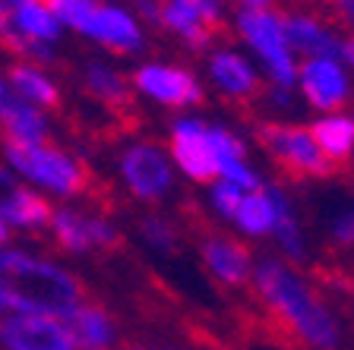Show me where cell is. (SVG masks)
Returning <instances> with one entry per match:
<instances>
[{"mask_svg":"<svg viewBox=\"0 0 354 350\" xmlns=\"http://www.w3.org/2000/svg\"><path fill=\"white\" fill-rule=\"evenodd\" d=\"M259 307L279 322L304 350H339L342 322L317 284L281 255H263L250 278Z\"/></svg>","mask_w":354,"mask_h":350,"instance_id":"obj_1","label":"cell"},{"mask_svg":"<svg viewBox=\"0 0 354 350\" xmlns=\"http://www.w3.org/2000/svg\"><path fill=\"white\" fill-rule=\"evenodd\" d=\"M0 293L10 313H41L60 319L86 303L82 281H76L66 269L16 249H0Z\"/></svg>","mask_w":354,"mask_h":350,"instance_id":"obj_2","label":"cell"},{"mask_svg":"<svg viewBox=\"0 0 354 350\" xmlns=\"http://www.w3.org/2000/svg\"><path fill=\"white\" fill-rule=\"evenodd\" d=\"M234 35L263 66V76L275 88H295L297 82V54L291 51L285 35V19L279 10H237Z\"/></svg>","mask_w":354,"mask_h":350,"instance_id":"obj_3","label":"cell"},{"mask_svg":"<svg viewBox=\"0 0 354 350\" xmlns=\"http://www.w3.org/2000/svg\"><path fill=\"white\" fill-rule=\"evenodd\" d=\"M259 148L295 180H326L335 174V164L319 152L310 136V126L288 124V120H259L253 126Z\"/></svg>","mask_w":354,"mask_h":350,"instance_id":"obj_4","label":"cell"},{"mask_svg":"<svg viewBox=\"0 0 354 350\" xmlns=\"http://www.w3.org/2000/svg\"><path fill=\"white\" fill-rule=\"evenodd\" d=\"M7 155L19 174L48 186L51 193H60V196H86L92 190L88 171L76 158H70L66 152L51 148L48 142L44 146H29V142L7 139Z\"/></svg>","mask_w":354,"mask_h":350,"instance_id":"obj_5","label":"cell"},{"mask_svg":"<svg viewBox=\"0 0 354 350\" xmlns=\"http://www.w3.org/2000/svg\"><path fill=\"white\" fill-rule=\"evenodd\" d=\"M228 19V0H162L158 26L168 29L190 51H212L218 29Z\"/></svg>","mask_w":354,"mask_h":350,"instance_id":"obj_6","label":"cell"},{"mask_svg":"<svg viewBox=\"0 0 354 350\" xmlns=\"http://www.w3.org/2000/svg\"><path fill=\"white\" fill-rule=\"evenodd\" d=\"M168 158L193 183L209 186V183L218 180V161H215V148H212V139H209V124L199 120V117L180 114L171 120Z\"/></svg>","mask_w":354,"mask_h":350,"instance_id":"obj_7","label":"cell"},{"mask_svg":"<svg viewBox=\"0 0 354 350\" xmlns=\"http://www.w3.org/2000/svg\"><path fill=\"white\" fill-rule=\"evenodd\" d=\"M120 177L140 202H162L174 190V164L155 142H130L120 155Z\"/></svg>","mask_w":354,"mask_h":350,"instance_id":"obj_8","label":"cell"},{"mask_svg":"<svg viewBox=\"0 0 354 350\" xmlns=\"http://www.w3.org/2000/svg\"><path fill=\"white\" fill-rule=\"evenodd\" d=\"M133 86L136 92L149 98V101L162 104V108H196L203 101V82L196 79L193 70L180 64H162V60H152V64L136 66L133 73Z\"/></svg>","mask_w":354,"mask_h":350,"instance_id":"obj_9","label":"cell"},{"mask_svg":"<svg viewBox=\"0 0 354 350\" xmlns=\"http://www.w3.org/2000/svg\"><path fill=\"white\" fill-rule=\"evenodd\" d=\"M295 88L301 98L319 114H335L351 101V73L342 60L310 57L297 66Z\"/></svg>","mask_w":354,"mask_h":350,"instance_id":"obj_10","label":"cell"},{"mask_svg":"<svg viewBox=\"0 0 354 350\" xmlns=\"http://www.w3.org/2000/svg\"><path fill=\"white\" fill-rule=\"evenodd\" d=\"M0 347L3 350H76L60 315L10 313L0 319Z\"/></svg>","mask_w":354,"mask_h":350,"instance_id":"obj_11","label":"cell"},{"mask_svg":"<svg viewBox=\"0 0 354 350\" xmlns=\"http://www.w3.org/2000/svg\"><path fill=\"white\" fill-rule=\"evenodd\" d=\"M199 259L206 265L209 278L218 281L221 287H247L253 278V253L247 249V243L231 237V233L206 231L199 237Z\"/></svg>","mask_w":354,"mask_h":350,"instance_id":"obj_12","label":"cell"},{"mask_svg":"<svg viewBox=\"0 0 354 350\" xmlns=\"http://www.w3.org/2000/svg\"><path fill=\"white\" fill-rule=\"evenodd\" d=\"M206 73L209 82L218 88V95L228 101H253L263 92V76L250 64V57L231 44L225 48H212L206 57Z\"/></svg>","mask_w":354,"mask_h":350,"instance_id":"obj_13","label":"cell"},{"mask_svg":"<svg viewBox=\"0 0 354 350\" xmlns=\"http://www.w3.org/2000/svg\"><path fill=\"white\" fill-rule=\"evenodd\" d=\"M285 19V35L291 51L301 54L304 60L310 57H332V60H342V38L335 26H329V19L307 7H297V10H288L281 13Z\"/></svg>","mask_w":354,"mask_h":350,"instance_id":"obj_14","label":"cell"},{"mask_svg":"<svg viewBox=\"0 0 354 350\" xmlns=\"http://www.w3.org/2000/svg\"><path fill=\"white\" fill-rule=\"evenodd\" d=\"M57 237V243L66 253H92V249H118L120 237L114 231V224L104 218L86 212H70V208H60L54 212L51 224H48Z\"/></svg>","mask_w":354,"mask_h":350,"instance_id":"obj_15","label":"cell"},{"mask_svg":"<svg viewBox=\"0 0 354 350\" xmlns=\"http://www.w3.org/2000/svg\"><path fill=\"white\" fill-rule=\"evenodd\" d=\"M86 35L92 41L104 44L108 51H118V54H136L146 44L140 19L133 13H127L124 7H114V3H98Z\"/></svg>","mask_w":354,"mask_h":350,"instance_id":"obj_16","label":"cell"},{"mask_svg":"<svg viewBox=\"0 0 354 350\" xmlns=\"http://www.w3.org/2000/svg\"><path fill=\"white\" fill-rule=\"evenodd\" d=\"M64 325L76 350H114L118 347V322L98 303H80L64 315Z\"/></svg>","mask_w":354,"mask_h":350,"instance_id":"obj_17","label":"cell"},{"mask_svg":"<svg viewBox=\"0 0 354 350\" xmlns=\"http://www.w3.org/2000/svg\"><path fill=\"white\" fill-rule=\"evenodd\" d=\"M0 126L3 136L16 142H29V146H44L48 142V124L44 117L16 95V88L0 76Z\"/></svg>","mask_w":354,"mask_h":350,"instance_id":"obj_18","label":"cell"},{"mask_svg":"<svg viewBox=\"0 0 354 350\" xmlns=\"http://www.w3.org/2000/svg\"><path fill=\"white\" fill-rule=\"evenodd\" d=\"M269 186V196L275 202V231H272V240L275 246L281 249V259L291 265H301L307 259V237H304V227L301 218H297V208H295V199L285 186L279 183H266Z\"/></svg>","mask_w":354,"mask_h":350,"instance_id":"obj_19","label":"cell"},{"mask_svg":"<svg viewBox=\"0 0 354 350\" xmlns=\"http://www.w3.org/2000/svg\"><path fill=\"white\" fill-rule=\"evenodd\" d=\"M310 136L319 146V152L335 164H351L354 158V117L345 110H335V114H319L313 124H310Z\"/></svg>","mask_w":354,"mask_h":350,"instance_id":"obj_20","label":"cell"},{"mask_svg":"<svg viewBox=\"0 0 354 350\" xmlns=\"http://www.w3.org/2000/svg\"><path fill=\"white\" fill-rule=\"evenodd\" d=\"M231 224L237 227V233L250 237V240H266V237H272V231H275V202H272V196H269V186L253 190V193H243V199H241V205H237Z\"/></svg>","mask_w":354,"mask_h":350,"instance_id":"obj_21","label":"cell"},{"mask_svg":"<svg viewBox=\"0 0 354 350\" xmlns=\"http://www.w3.org/2000/svg\"><path fill=\"white\" fill-rule=\"evenodd\" d=\"M0 218L16 227H48L54 218V208L38 193L13 190L7 199H0Z\"/></svg>","mask_w":354,"mask_h":350,"instance_id":"obj_22","label":"cell"},{"mask_svg":"<svg viewBox=\"0 0 354 350\" xmlns=\"http://www.w3.org/2000/svg\"><path fill=\"white\" fill-rule=\"evenodd\" d=\"M7 82L16 88V95H19L22 101L44 104V108H57L60 104V88L32 64H16L13 70H10Z\"/></svg>","mask_w":354,"mask_h":350,"instance_id":"obj_23","label":"cell"},{"mask_svg":"<svg viewBox=\"0 0 354 350\" xmlns=\"http://www.w3.org/2000/svg\"><path fill=\"white\" fill-rule=\"evenodd\" d=\"M86 88L88 95L98 98L108 108H127L130 104V82L124 73H118L114 66L104 64H88L86 66Z\"/></svg>","mask_w":354,"mask_h":350,"instance_id":"obj_24","label":"cell"},{"mask_svg":"<svg viewBox=\"0 0 354 350\" xmlns=\"http://www.w3.org/2000/svg\"><path fill=\"white\" fill-rule=\"evenodd\" d=\"M13 26L32 41H54L60 35V22L54 19V13L38 0H29V3H19L13 7Z\"/></svg>","mask_w":354,"mask_h":350,"instance_id":"obj_25","label":"cell"},{"mask_svg":"<svg viewBox=\"0 0 354 350\" xmlns=\"http://www.w3.org/2000/svg\"><path fill=\"white\" fill-rule=\"evenodd\" d=\"M41 3L51 10L60 26H70V29L82 32V35H86L88 22H92V16L98 10V0H41Z\"/></svg>","mask_w":354,"mask_h":350,"instance_id":"obj_26","label":"cell"},{"mask_svg":"<svg viewBox=\"0 0 354 350\" xmlns=\"http://www.w3.org/2000/svg\"><path fill=\"white\" fill-rule=\"evenodd\" d=\"M140 237L152 249H158V253H174L177 243H180L177 224H171V221L162 218V215H146V218L140 221Z\"/></svg>","mask_w":354,"mask_h":350,"instance_id":"obj_27","label":"cell"},{"mask_svg":"<svg viewBox=\"0 0 354 350\" xmlns=\"http://www.w3.org/2000/svg\"><path fill=\"white\" fill-rule=\"evenodd\" d=\"M243 199V190H237V186H231L228 180H215L209 183V205H212V212L218 215L221 221H231L237 212V205H241Z\"/></svg>","mask_w":354,"mask_h":350,"instance_id":"obj_28","label":"cell"},{"mask_svg":"<svg viewBox=\"0 0 354 350\" xmlns=\"http://www.w3.org/2000/svg\"><path fill=\"white\" fill-rule=\"evenodd\" d=\"M209 139H212V148H215V161L218 158H247V142L237 136L234 130L221 124H209Z\"/></svg>","mask_w":354,"mask_h":350,"instance_id":"obj_29","label":"cell"},{"mask_svg":"<svg viewBox=\"0 0 354 350\" xmlns=\"http://www.w3.org/2000/svg\"><path fill=\"white\" fill-rule=\"evenodd\" d=\"M332 243L342 249L354 246V212H342L339 218L332 221Z\"/></svg>","mask_w":354,"mask_h":350,"instance_id":"obj_30","label":"cell"},{"mask_svg":"<svg viewBox=\"0 0 354 350\" xmlns=\"http://www.w3.org/2000/svg\"><path fill=\"white\" fill-rule=\"evenodd\" d=\"M326 7H329L332 16H335L342 26H348L354 35V0H326Z\"/></svg>","mask_w":354,"mask_h":350,"instance_id":"obj_31","label":"cell"},{"mask_svg":"<svg viewBox=\"0 0 354 350\" xmlns=\"http://www.w3.org/2000/svg\"><path fill=\"white\" fill-rule=\"evenodd\" d=\"M124 350H184L177 344H162V341H136V344H127Z\"/></svg>","mask_w":354,"mask_h":350,"instance_id":"obj_32","label":"cell"},{"mask_svg":"<svg viewBox=\"0 0 354 350\" xmlns=\"http://www.w3.org/2000/svg\"><path fill=\"white\" fill-rule=\"evenodd\" d=\"M342 64L348 66V73H354V35L342 38Z\"/></svg>","mask_w":354,"mask_h":350,"instance_id":"obj_33","label":"cell"},{"mask_svg":"<svg viewBox=\"0 0 354 350\" xmlns=\"http://www.w3.org/2000/svg\"><path fill=\"white\" fill-rule=\"evenodd\" d=\"M237 10H272L275 0H228Z\"/></svg>","mask_w":354,"mask_h":350,"instance_id":"obj_34","label":"cell"},{"mask_svg":"<svg viewBox=\"0 0 354 350\" xmlns=\"http://www.w3.org/2000/svg\"><path fill=\"white\" fill-rule=\"evenodd\" d=\"M10 240V227H7V221L0 218V243H7Z\"/></svg>","mask_w":354,"mask_h":350,"instance_id":"obj_35","label":"cell"},{"mask_svg":"<svg viewBox=\"0 0 354 350\" xmlns=\"http://www.w3.org/2000/svg\"><path fill=\"white\" fill-rule=\"evenodd\" d=\"M7 22H10V16H7V10H3V3H0V29H3Z\"/></svg>","mask_w":354,"mask_h":350,"instance_id":"obj_36","label":"cell"},{"mask_svg":"<svg viewBox=\"0 0 354 350\" xmlns=\"http://www.w3.org/2000/svg\"><path fill=\"white\" fill-rule=\"evenodd\" d=\"M345 291H348V300H351V303H354V281H351V284L345 287Z\"/></svg>","mask_w":354,"mask_h":350,"instance_id":"obj_37","label":"cell"},{"mask_svg":"<svg viewBox=\"0 0 354 350\" xmlns=\"http://www.w3.org/2000/svg\"><path fill=\"white\" fill-rule=\"evenodd\" d=\"M7 183H10V177L3 174V171H0V186H7Z\"/></svg>","mask_w":354,"mask_h":350,"instance_id":"obj_38","label":"cell"},{"mask_svg":"<svg viewBox=\"0 0 354 350\" xmlns=\"http://www.w3.org/2000/svg\"><path fill=\"white\" fill-rule=\"evenodd\" d=\"M351 212H354V205H351Z\"/></svg>","mask_w":354,"mask_h":350,"instance_id":"obj_39","label":"cell"}]
</instances>
